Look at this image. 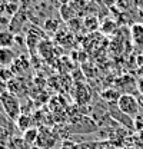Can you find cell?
Here are the masks:
<instances>
[{"label": "cell", "mask_w": 143, "mask_h": 149, "mask_svg": "<svg viewBox=\"0 0 143 149\" xmlns=\"http://www.w3.org/2000/svg\"><path fill=\"white\" fill-rule=\"evenodd\" d=\"M16 125L19 126V129L23 130V132H24L26 129H29V128H32V126H30V125H32V120H30L29 115L22 113V115L17 118V120H16Z\"/></svg>", "instance_id": "obj_12"}, {"label": "cell", "mask_w": 143, "mask_h": 149, "mask_svg": "<svg viewBox=\"0 0 143 149\" xmlns=\"http://www.w3.org/2000/svg\"><path fill=\"white\" fill-rule=\"evenodd\" d=\"M103 1L106 3L107 6H110V7H112V6H113V4H116V3H117L119 0H103Z\"/></svg>", "instance_id": "obj_18"}, {"label": "cell", "mask_w": 143, "mask_h": 149, "mask_svg": "<svg viewBox=\"0 0 143 149\" xmlns=\"http://www.w3.org/2000/svg\"><path fill=\"white\" fill-rule=\"evenodd\" d=\"M116 105L125 115L130 116V118H136L139 115V111H140L139 99L135 95H130V93H122L120 97L117 99Z\"/></svg>", "instance_id": "obj_2"}, {"label": "cell", "mask_w": 143, "mask_h": 149, "mask_svg": "<svg viewBox=\"0 0 143 149\" xmlns=\"http://www.w3.org/2000/svg\"><path fill=\"white\" fill-rule=\"evenodd\" d=\"M57 26H59V24H57V22H56L54 19H49V20L46 22V24H44V27H46V29H52V32H54V30L57 29Z\"/></svg>", "instance_id": "obj_14"}, {"label": "cell", "mask_w": 143, "mask_h": 149, "mask_svg": "<svg viewBox=\"0 0 143 149\" xmlns=\"http://www.w3.org/2000/svg\"><path fill=\"white\" fill-rule=\"evenodd\" d=\"M130 37L136 46H143V23H135L130 27Z\"/></svg>", "instance_id": "obj_5"}, {"label": "cell", "mask_w": 143, "mask_h": 149, "mask_svg": "<svg viewBox=\"0 0 143 149\" xmlns=\"http://www.w3.org/2000/svg\"><path fill=\"white\" fill-rule=\"evenodd\" d=\"M39 133H40V130L37 129V128H29V129H26L23 132V141L29 145V146H33L36 145V142H37V138H39Z\"/></svg>", "instance_id": "obj_7"}, {"label": "cell", "mask_w": 143, "mask_h": 149, "mask_svg": "<svg viewBox=\"0 0 143 149\" xmlns=\"http://www.w3.org/2000/svg\"><path fill=\"white\" fill-rule=\"evenodd\" d=\"M100 30H102V33H105L107 36L115 35L116 30H117V23H116L113 19L107 17L103 20V23H100Z\"/></svg>", "instance_id": "obj_8"}, {"label": "cell", "mask_w": 143, "mask_h": 149, "mask_svg": "<svg viewBox=\"0 0 143 149\" xmlns=\"http://www.w3.org/2000/svg\"><path fill=\"white\" fill-rule=\"evenodd\" d=\"M133 4L139 12H143V0H133Z\"/></svg>", "instance_id": "obj_16"}, {"label": "cell", "mask_w": 143, "mask_h": 149, "mask_svg": "<svg viewBox=\"0 0 143 149\" xmlns=\"http://www.w3.org/2000/svg\"><path fill=\"white\" fill-rule=\"evenodd\" d=\"M15 62V53L12 49H6V47H0V66L1 68H7Z\"/></svg>", "instance_id": "obj_6"}, {"label": "cell", "mask_w": 143, "mask_h": 149, "mask_svg": "<svg viewBox=\"0 0 143 149\" xmlns=\"http://www.w3.org/2000/svg\"><path fill=\"white\" fill-rule=\"evenodd\" d=\"M56 143V138L52 135V132L49 129H42L39 133L37 142H36V148L37 149H52Z\"/></svg>", "instance_id": "obj_3"}, {"label": "cell", "mask_w": 143, "mask_h": 149, "mask_svg": "<svg viewBox=\"0 0 143 149\" xmlns=\"http://www.w3.org/2000/svg\"><path fill=\"white\" fill-rule=\"evenodd\" d=\"M74 100L79 103V105H86L89 103L90 99H92V93H90V89L83 85V83H76L74 86Z\"/></svg>", "instance_id": "obj_4"}, {"label": "cell", "mask_w": 143, "mask_h": 149, "mask_svg": "<svg viewBox=\"0 0 143 149\" xmlns=\"http://www.w3.org/2000/svg\"><path fill=\"white\" fill-rule=\"evenodd\" d=\"M60 3H63V4H67V3H70L72 0H59Z\"/></svg>", "instance_id": "obj_19"}, {"label": "cell", "mask_w": 143, "mask_h": 149, "mask_svg": "<svg viewBox=\"0 0 143 149\" xmlns=\"http://www.w3.org/2000/svg\"><path fill=\"white\" fill-rule=\"evenodd\" d=\"M7 149H30V146L23 141V138H10Z\"/></svg>", "instance_id": "obj_11"}, {"label": "cell", "mask_w": 143, "mask_h": 149, "mask_svg": "<svg viewBox=\"0 0 143 149\" xmlns=\"http://www.w3.org/2000/svg\"><path fill=\"white\" fill-rule=\"evenodd\" d=\"M135 126H136V129H139L143 132V115L139 113V115L135 118Z\"/></svg>", "instance_id": "obj_13"}, {"label": "cell", "mask_w": 143, "mask_h": 149, "mask_svg": "<svg viewBox=\"0 0 143 149\" xmlns=\"http://www.w3.org/2000/svg\"><path fill=\"white\" fill-rule=\"evenodd\" d=\"M60 149H79V145H76V143L72 142V141H66V142L62 143V148Z\"/></svg>", "instance_id": "obj_15"}, {"label": "cell", "mask_w": 143, "mask_h": 149, "mask_svg": "<svg viewBox=\"0 0 143 149\" xmlns=\"http://www.w3.org/2000/svg\"><path fill=\"white\" fill-rule=\"evenodd\" d=\"M137 92L143 96V77L139 80V82H137Z\"/></svg>", "instance_id": "obj_17"}, {"label": "cell", "mask_w": 143, "mask_h": 149, "mask_svg": "<svg viewBox=\"0 0 143 149\" xmlns=\"http://www.w3.org/2000/svg\"><path fill=\"white\" fill-rule=\"evenodd\" d=\"M15 43V35L9 30H3L0 32V47H6V49H12Z\"/></svg>", "instance_id": "obj_9"}, {"label": "cell", "mask_w": 143, "mask_h": 149, "mask_svg": "<svg viewBox=\"0 0 143 149\" xmlns=\"http://www.w3.org/2000/svg\"><path fill=\"white\" fill-rule=\"evenodd\" d=\"M120 95H122V93L119 92L117 89H107V91L100 92L102 99H103V100H106L107 103H116V102H117V99L120 97Z\"/></svg>", "instance_id": "obj_10"}, {"label": "cell", "mask_w": 143, "mask_h": 149, "mask_svg": "<svg viewBox=\"0 0 143 149\" xmlns=\"http://www.w3.org/2000/svg\"><path fill=\"white\" fill-rule=\"evenodd\" d=\"M0 103H1V108L6 113V116L12 120V122H16L17 118L22 115V109H20V103H19V99L16 95H13L12 92H6L0 96Z\"/></svg>", "instance_id": "obj_1"}]
</instances>
